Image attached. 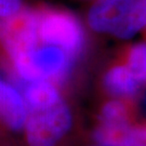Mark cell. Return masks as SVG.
<instances>
[{
  "label": "cell",
  "instance_id": "277c9868",
  "mask_svg": "<svg viewBox=\"0 0 146 146\" xmlns=\"http://www.w3.org/2000/svg\"><path fill=\"white\" fill-rule=\"evenodd\" d=\"M39 41L64 50L75 60L84 44V29L74 15L61 11L39 13Z\"/></svg>",
  "mask_w": 146,
  "mask_h": 146
},
{
  "label": "cell",
  "instance_id": "8992f818",
  "mask_svg": "<svg viewBox=\"0 0 146 146\" xmlns=\"http://www.w3.org/2000/svg\"><path fill=\"white\" fill-rule=\"evenodd\" d=\"M27 105L21 93L0 78V120L9 129L19 131L24 128Z\"/></svg>",
  "mask_w": 146,
  "mask_h": 146
},
{
  "label": "cell",
  "instance_id": "30bf717a",
  "mask_svg": "<svg viewBox=\"0 0 146 146\" xmlns=\"http://www.w3.org/2000/svg\"><path fill=\"white\" fill-rule=\"evenodd\" d=\"M127 66L140 82H146V43H136L130 49Z\"/></svg>",
  "mask_w": 146,
  "mask_h": 146
},
{
  "label": "cell",
  "instance_id": "7a4b0ae2",
  "mask_svg": "<svg viewBox=\"0 0 146 146\" xmlns=\"http://www.w3.org/2000/svg\"><path fill=\"white\" fill-rule=\"evenodd\" d=\"M17 74L27 82L62 80L68 74L74 60L64 50L51 44L36 47L12 58Z\"/></svg>",
  "mask_w": 146,
  "mask_h": 146
},
{
  "label": "cell",
  "instance_id": "4fadbf2b",
  "mask_svg": "<svg viewBox=\"0 0 146 146\" xmlns=\"http://www.w3.org/2000/svg\"><path fill=\"white\" fill-rule=\"evenodd\" d=\"M144 110H145V111H146V94H145V96H144Z\"/></svg>",
  "mask_w": 146,
  "mask_h": 146
},
{
  "label": "cell",
  "instance_id": "7c38bea8",
  "mask_svg": "<svg viewBox=\"0 0 146 146\" xmlns=\"http://www.w3.org/2000/svg\"><path fill=\"white\" fill-rule=\"evenodd\" d=\"M22 8V0H0V19L12 15Z\"/></svg>",
  "mask_w": 146,
  "mask_h": 146
},
{
  "label": "cell",
  "instance_id": "52a82bcc",
  "mask_svg": "<svg viewBox=\"0 0 146 146\" xmlns=\"http://www.w3.org/2000/svg\"><path fill=\"white\" fill-rule=\"evenodd\" d=\"M104 87L117 96H131L139 90L140 82L127 65H116L105 74Z\"/></svg>",
  "mask_w": 146,
  "mask_h": 146
},
{
  "label": "cell",
  "instance_id": "ba28073f",
  "mask_svg": "<svg viewBox=\"0 0 146 146\" xmlns=\"http://www.w3.org/2000/svg\"><path fill=\"white\" fill-rule=\"evenodd\" d=\"M23 98L27 105V110L44 108L62 101L54 84L46 80L28 82Z\"/></svg>",
  "mask_w": 146,
  "mask_h": 146
},
{
  "label": "cell",
  "instance_id": "5bb4252c",
  "mask_svg": "<svg viewBox=\"0 0 146 146\" xmlns=\"http://www.w3.org/2000/svg\"><path fill=\"white\" fill-rule=\"evenodd\" d=\"M91 146H101V145H98V144H96V145H91Z\"/></svg>",
  "mask_w": 146,
  "mask_h": 146
},
{
  "label": "cell",
  "instance_id": "3957f363",
  "mask_svg": "<svg viewBox=\"0 0 146 146\" xmlns=\"http://www.w3.org/2000/svg\"><path fill=\"white\" fill-rule=\"evenodd\" d=\"M73 115L64 101L39 110H28L25 134L28 146H56L70 130Z\"/></svg>",
  "mask_w": 146,
  "mask_h": 146
},
{
  "label": "cell",
  "instance_id": "6da1fadb",
  "mask_svg": "<svg viewBox=\"0 0 146 146\" xmlns=\"http://www.w3.org/2000/svg\"><path fill=\"white\" fill-rule=\"evenodd\" d=\"M93 31L129 39L146 26V0H99L90 9Z\"/></svg>",
  "mask_w": 146,
  "mask_h": 146
},
{
  "label": "cell",
  "instance_id": "8fae6325",
  "mask_svg": "<svg viewBox=\"0 0 146 146\" xmlns=\"http://www.w3.org/2000/svg\"><path fill=\"white\" fill-rule=\"evenodd\" d=\"M120 146H146V125H130Z\"/></svg>",
  "mask_w": 146,
  "mask_h": 146
},
{
  "label": "cell",
  "instance_id": "5b68a950",
  "mask_svg": "<svg viewBox=\"0 0 146 146\" xmlns=\"http://www.w3.org/2000/svg\"><path fill=\"white\" fill-rule=\"evenodd\" d=\"M38 25L39 13L24 8L12 15L0 19V42L11 58L39 43Z\"/></svg>",
  "mask_w": 146,
  "mask_h": 146
},
{
  "label": "cell",
  "instance_id": "9c48e42d",
  "mask_svg": "<svg viewBox=\"0 0 146 146\" xmlns=\"http://www.w3.org/2000/svg\"><path fill=\"white\" fill-rule=\"evenodd\" d=\"M100 125H118L129 122V115L125 104L113 100L107 102L100 111Z\"/></svg>",
  "mask_w": 146,
  "mask_h": 146
}]
</instances>
